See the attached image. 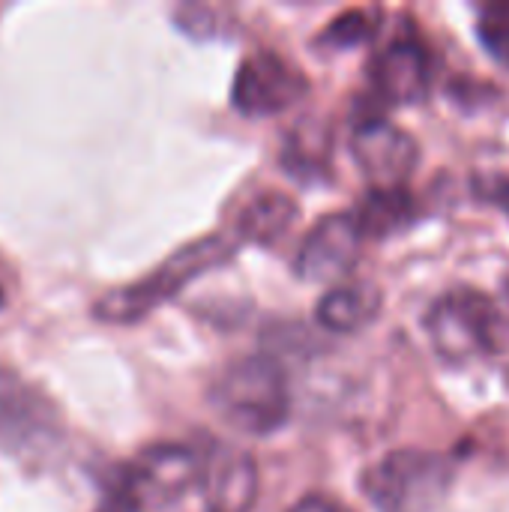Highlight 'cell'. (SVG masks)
Here are the masks:
<instances>
[{"mask_svg":"<svg viewBox=\"0 0 509 512\" xmlns=\"http://www.w3.org/2000/svg\"><path fill=\"white\" fill-rule=\"evenodd\" d=\"M210 402L216 414L243 435H273L291 417V387L285 369L270 357H246L231 363L213 384Z\"/></svg>","mask_w":509,"mask_h":512,"instance_id":"obj_1","label":"cell"},{"mask_svg":"<svg viewBox=\"0 0 509 512\" xmlns=\"http://www.w3.org/2000/svg\"><path fill=\"white\" fill-rule=\"evenodd\" d=\"M237 243L228 237H201L195 243H186L183 249H177L174 255H168L153 273H147L144 279L108 291L105 297L96 300L93 315L105 324H132L147 318L156 306L168 303L174 294H180L189 282H195L198 276H204L207 270L225 264L234 255Z\"/></svg>","mask_w":509,"mask_h":512,"instance_id":"obj_2","label":"cell"},{"mask_svg":"<svg viewBox=\"0 0 509 512\" xmlns=\"http://www.w3.org/2000/svg\"><path fill=\"white\" fill-rule=\"evenodd\" d=\"M363 492L378 512H435L453 486V465L426 450H396L363 477Z\"/></svg>","mask_w":509,"mask_h":512,"instance_id":"obj_3","label":"cell"},{"mask_svg":"<svg viewBox=\"0 0 509 512\" xmlns=\"http://www.w3.org/2000/svg\"><path fill=\"white\" fill-rule=\"evenodd\" d=\"M201 480H207V474L195 450L183 444H156L120 471L114 480L111 507L114 512L168 507L189 495Z\"/></svg>","mask_w":509,"mask_h":512,"instance_id":"obj_4","label":"cell"},{"mask_svg":"<svg viewBox=\"0 0 509 512\" xmlns=\"http://www.w3.org/2000/svg\"><path fill=\"white\" fill-rule=\"evenodd\" d=\"M426 333L438 357L450 363H471L495 348L498 309L486 294L456 288L429 309Z\"/></svg>","mask_w":509,"mask_h":512,"instance_id":"obj_5","label":"cell"},{"mask_svg":"<svg viewBox=\"0 0 509 512\" xmlns=\"http://www.w3.org/2000/svg\"><path fill=\"white\" fill-rule=\"evenodd\" d=\"M57 438L54 405L21 375L0 366V447L12 456H30Z\"/></svg>","mask_w":509,"mask_h":512,"instance_id":"obj_6","label":"cell"},{"mask_svg":"<svg viewBox=\"0 0 509 512\" xmlns=\"http://www.w3.org/2000/svg\"><path fill=\"white\" fill-rule=\"evenodd\" d=\"M363 243H366V234L354 210L330 213L300 243L294 270L303 282H315V285L339 282L342 285V279L357 267L363 255Z\"/></svg>","mask_w":509,"mask_h":512,"instance_id":"obj_7","label":"cell"},{"mask_svg":"<svg viewBox=\"0 0 509 512\" xmlns=\"http://www.w3.org/2000/svg\"><path fill=\"white\" fill-rule=\"evenodd\" d=\"M306 90L309 81L297 66H291L276 51H255L240 63L234 75L231 102L249 117H267L300 102Z\"/></svg>","mask_w":509,"mask_h":512,"instance_id":"obj_8","label":"cell"},{"mask_svg":"<svg viewBox=\"0 0 509 512\" xmlns=\"http://www.w3.org/2000/svg\"><path fill=\"white\" fill-rule=\"evenodd\" d=\"M351 153L372 189H405L420 162L417 141L390 120L360 123L351 135Z\"/></svg>","mask_w":509,"mask_h":512,"instance_id":"obj_9","label":"cell"},{"mask_svg":"<svg viewBox=\"0 0 509 512\" xmlns=\"http://www.w3.org/2000/svg\"><path fill=\"white\" fill-rule=\"evenodd\" d=\"M372 84L393 105L423 102L432 90V57L417 39H396L372 60Z\"/></svg>","mask_w":509,"mask_h":512,"instance_id":"obj_10","label":"cell"},{"mask_svg":"<svg viewBox=\"0 0 509 512\" xmlns=\"http://www.w3.org/2000/svg\"><path fill=\"white\" fill-rule=\"evenodd\" d=\"M384 306V294L372 282L336 285L318 303V324L330 333H357L369 327Z\"/></svg>","mask_w":509,"mask_h":512,"instance_id":"obj_11","label":"cell"},{"mask_svg":"<svg viewBox=\"0 0 509 512\" xmlns=\"http://www.w3.org/2000/svg\"><path fill=\"white\" fill-rule=\"evenodd\" d=\"M297 201L285 192H261L255 195L237 216V240L255 243V246H273L279 243L291 225L297 222Z\"/></svg>","mask_w":509,"mask_h":512,"instance_id":"obj_12","label":"cell"},{"mask_svg":"<svg viewBox=\"0 0 509 512\" xmlns=\"http://www.w3.org/2000/svg\"><path fill=\"white\" fill-rule=\"evenodd\" d=\"M204 483L210 512H249L258 495V468L249 453H231L207 474Z\"/></svg>","mask_w":509,"mask_h":512,"instance_id":"obj_13","label":"cell"},{"mask_svg":"<svg viewBox=\"0 0 509 512\" xmlns=\"http://www.w3.org/2000/svg\"><path fill=\"white\" fill-rule=\"evenodd\" d=\"M354 216L363 225L366 240L393 237L414 222V201L405 189H372L354 207Z\"/></svg>","mask_w":509,"mask_h":512,"instance_id":"obj_14","label":"cell"},{"mask_svg":"<svg viewBox=\"0 0 509 512\" xmlns=\"http://www.w3.org/2000/svg\"><path fill=\"white\" fill-rule=\"evenodd\" d=\"M477 33H480V42L486 45V51L501 66H509V0L483 6L480 21H477Z\"/></svg>","mask_w":509,"mask_h":512,"instance_id":"obj_15","label":"cell"},{"mask_svg":"<svg viewBox=\"0 0 509 512\" xmlns=\"http://www.w3.org/2000/svg\"><path fill=\"white\" fill-rule=\"evenodd\" d=\"M375 33V18L369 9H351L345 15H339L336 21H330V27L324 30V42L348 48V45H360Z\"/></svg>","mask_w":509,"mask_h":512,"instance_id":"obj_16","label":"cell"},{"mask_svg":"<svg viewBox=\"0 0 509 512\" xmlns=\"http://www.w3.org/2000/svg\"><path fill=\"white\" fill-rule=\"evenodd\" d=\"M291 512H348L345 507L327 501V498H303Z\"/></svg>","mask_w":509,"mask_h":512,"instance_id":"obj_17","label":"cell"},{"mask_svg":"<svg viewBox=\"0 0 509 512\" xmlns=\"http://www.w3.org/2000/svg\"><path fill=\"white\" fill-rule=\"evenodd\" d=\"M6 303V294H3V288H0V306Z\"/></svg>","mask_w":509,"mask_h":512,"instance_id":"obj_18","label":"cell"}]
</instances>
